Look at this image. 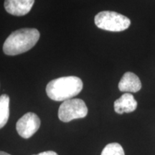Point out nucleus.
<instances>
[{
	"label": "nucleus",
	"instance_id": "f257e3e1",
	"mask_svg": "<svg viewBox=\"0 0 155 155\" xmlns=\"http://www.w3.org/2000/svg\"><path fill=\"white\" fill-rule=\"evenodd\" d=\"M40 38V32L35 28H22L12 32L6 39L3 51L7 55L24 53L33 48Z\"/></svg>",
	"mask_w": 155,
	"mask_h": 155
},
{
	"label": "nucleus",
	"instance_id": "f03ea898",
	"mask_svg": "<svg viewBox=\"0 0 155 155\" xmlns=\"http://www.w3.org/2000/svg\"><path fill=\"white\" fill-rule=\"evenodd\" d=\"M83 86L82 81L78 77H61L48 83L46 93L50 99L65 101L77 96L82 90Z\"/></svg>",
	"mask_w": 155,
	"mask_h": 155
},
{
	"label": "nucleus",
	"instance_id": "7ed1b4c3",
	"mask_svg": "<svg viewBox=\"0 0 155 155\" xmlns=\"http://www.w3.org/2000/svg\"><path fill=\"white\" fill-rule=\"evenodd\" d=\"M95 24L98 28L111 32H121L129 28L131 20L124 15L113 11H103L94 18Z\"/></svg>",
	"mask_w": 155,
	"mask_h": 155
},
{
	"label": "nucleus",
	"instance_id": "20e7f679",
	"mask_svg": "<svg viewBox=\"0 0 155 155\" xmlns=\"http://www.w3.org/2000/svg\"><path fill=\"white\" fill-rule=\"evenodd\" d=\"M88 114V108L80 98H71L62 103L58 110V118L63 122L82 119Z\"/></svg>",
	"mask_w": 155,
	"mask_h": 155
},
{
	"label": "nucleus",
	"instance_id": "39448f33",
	"mask_svg": "<svg viewBox=\"0 0 155 155\" xmlns=\"http://www.w3.org/2000/svg\"><path fill=\"white\" fill-rule=\"evenodd\" d=\"M40 127V119L35 114L29 112L17 121V133L24 139H29L35 134Z\"/></svg>",
	"mask_w": 155,
	"mask_h": 155
},
{
	"label": "nucleus",
	"instance_id": "423d86ee",
	"mask_svg": "<svg viewBox=\"0 0 155 155\" xmlns=\"http://www.w3.org/2000/svg\"><path fill=\"white\" fill-rule=\"evenodd\" d=\"M35 3V0H5V8L9 14L23 16L28 14Z\"/></svg>",
	"mask_w": 155,
	"mask_h": 155
},
{
	"label": "nucleus",
	"instance_id": "0eeeda50",
	"mask_svg": "<svg viewBox=\"0 0 155 155\" xmlns=\"http://www.w3.org/2000/svg\"><path fill=\"white\" fill-rule=\"evenodd\" d=\"M137 102L129 93H126L115 101L114 104V111L116 113L122 114L124 113H131L137 109Z\"/></svg>",
	"mask_w": 155,
	"mask_h": 155
},
{
	"label": "nucleus",
	"instance_id": "6e6552de",
	"mask_svg": "<svg viewBox=\"0 0 155 155\" xmlns=\"http://www.w3.org/2000/svg\"><path fill=\"white\" fill-rule=\"evenodd\" d=\"M141 88L140 79L131 72H127L122 76L119 83V89L121 92L137 93Z\"/></svg>",
	"mask_w": 155,
	"mask_h": 155
},
{
	"label": "nucleus",
	"instance_id": "1a4fd4ad",
	"mask_svg": "<svg viewBox=\"0 0 155 155\" xmlns=\"http://www.w3.org/2000/svg\"><path fill=\"white\" fill-rule=\"evenodd\" d=\"M9 117V97L6 94L0 96V128H3Z\"/></svg>",
	"mask_w": 155,
	"mask_h": 155
},
{
	"label": "nucleus",
	"instance_id": "9d476101",
	"mask_svg": "<svg viewBox=\"0 0 155 155\" xmlns=\"http://www.w3.org/2000/svg\"><path fill=\"white\" fill-rule=\"evenodd\" d=\"M101 155H125V153L119 143H110L104 147Z\"/></svg>",
	"mask_w": 155,
	"mask_h": 155
},
{
	"label": "nucleus",
	"instance_id": "9b49d317",
	"mask_svg": "<svg viewBox=\"0 0 155 155\" xmlns=\"http://www.w3.org/2000/svg\"><path fill=\"white\" fill-rule=\"evenodd\" d=\"M34 155H58L57 153L53 152V151H46V152H43L40 153L38 154H34Z\"/></svg>",
	"mask_w": 155,
	"mask_h": 155
},
{
	"label": "nucleus",
	"instance_id": "f8f14e48",
	"mask_svg": "<svg viewBox=\"0 0 155 155\" xmlns=\"http://www.w3.org/2000/svg\"><path fill=\"white\" fill-rule=\"evenodd\" d=\"M0 155H11V154H9L8 153L5 152H3V151H1V152H0Z\"/></svg>",
	"mask_w": 155,
	"mask_h": 155
}]
</instances>
